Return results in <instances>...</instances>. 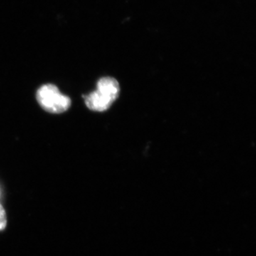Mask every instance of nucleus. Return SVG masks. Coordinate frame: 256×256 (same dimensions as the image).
I'll return each instance as SVG.
<instances>
[{
  "mask_svg": "<svg viewBox=\"0 0 256 256\" xmlns=\"http://www.w3.org/2000/svg\"><path fill=\"white\" fill-rule=\"evenodd\" d=\"M36 100L44 109L50 114H60L70 108L72 100L60 92L54 84H45L38 89Z\"/></svg>",
  "mask_w": 256,
  "mask_h": 256,
  "instance_id": "obj_1",
  "label": "nucleus"
},
{
  "mask_svg": "<svg viewBox=\"0 0 256 256\" xmlns=\"http://www.w3.org/2000/svg\"><path fill=\"white\" fill-rule=\"evenodd\" d=\"M85 102L86 105L90 110L104 112L110 108L114 102L99 90H96L90 92L89 95L86 96Z\"/></svg>",
  "mask_w": 256,
  "mask_h": 256,
  "instance_id": "obj_2",
  "label": "nucleus"
},
{
  "mask_svg": "<svg viewBox=\"0 0 256 256\" xmlns=\"http://www.w3.org/2000/svg\"><path fill=\"white\" fill-rule=\"evenodd\" d=\"M96 90H99L114 102L119 96V84L112 77H104L98 82Z\"/></svg>",
  "mask_w": 256,
  "mask_h": 256,
  "instance_id": "obj_3",
  "label": "nucleus"
},
{
  "mask_svg": "<svg viewBox=\"0 0 256 256\" xmlns=\"http://www.w3.org/2000/svg\"><path fill=\"white\" fill-rule=\"evenodd\" d=\"M6 226V216L4 208L0 204V230H4Z\"/></svg>",
  "mask_w": 256,
  "mask_h": 256,
  "instance_id": "obj_4",
  "label": "nucleus"
}]
</instances>
